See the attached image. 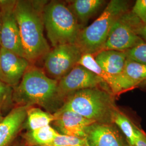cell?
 <instances>
[{
	"label": "cell",
	"instance_id": "22",
	"mask_svg": "<svg viewBox=\"0 0 146 146\" xmlns=\"http://www.w3.org/2000/svg\"><path fill=\"white\" fill-rule=\"evenodd\" d=\"M125 52L128 60L146 65V43L145 42Z\"/></svg>",
	"mask_w": 146,
	"mask_h": 146
},
{
	"label": "cell",
	"instance_id": "16",
	"mask_svg": "<svg viewBox=\"0 0 146 146\" xmlns=\"http://www.w3.org/2000/svg\"><path fill=\"white\" fill-rule=\"evenodd\" d=\"M60 133L50 125L28 131L25 139L30 146H49Z\"/></svg>",
	"mask_w": 146,
	"mask_h": 146
},
{
	"label": "cell",
	"instance_id": "8",
	"mask_svg": "<svg viewBox=\"0 0 146 146\" xmlns=\"http://www.w3.org/2000/svg\"><path fill=\"white\" fill-rule=\"evenodd\" d=\"M15 2L16 1L0 0L1 47L25 58L20 30L14 14Z\"/></svg>",
	"mask_w": 146,
	"mask_h": 146
},
{
	"label": "cell",
	"instance_id": "19",
	"mask_svg": "<svg viewBox=\"0 0 146 146\" xmlns=\"http://www.w3.org/2000/svg\"><path fill=\"white\" fill-rule=\"evenodd\" d=\"M122 73L138 85L146 80V65L127 59Z\"/></svg>",
	"mask_w": 146,
	"mask_h": 146
},
{
	"label": "cell",
	"instance_id": "4",
	"mask_svg": "<svg viewBox=\"0 0 146 146\" xmlns=\"http://www.w3.org/2000/svg\"><path fill=\"white\" fill-rule=\"evenodd\" d=\"M129 2L111 0L102 13L89 26L82 28L75 44L82 54H96L102 50L110 29L116 20L128 11Z\"/></svg>",
	"mask_w": 146,
	"mask_h": 146
},
{
	"label": "cell",
	"instance_id": "11",
	"mask_svg": "<svg viewBox=\"0 0 146 146\" xmlns=\"http://www.w3.org/2000/svg\"><path fill=\"white\" fill-rule=\"evenodd\" d=\"M113 123H94L86 129L90 146H131Z\"/></svg>",
	"mask_w": 146,
	"mask_h": 146
},
{
	"label": "cell",
	"instance_id": "25",
	"mask_svg": "<svg viewBox=\"0 0 146 146\" xmlns=\"http://www.w3.org/2000/svg\"><path fill=\"white\" fill-rule=\"evenodd\" d=\"M134 146H146V134L143 131L136 138Z\"/></svg>",
	"mask_w": 146,
	"mask_h": 146
},
{
	"label": "cell",
	"instance_id": "12",
	"mask_svg": "<svg viewBox=\"0 0 146 146\" xmlns=\"http://www.w3.org/2000/svg\"><path fill=\"white\" fill-rule=\"evenodd\" d=\"M1 66L6 83L12 88L20 82L24 74L30 67V62L26 58L0 48Z\"/></svg>",
	"mask_w": 146,
	"mask_h": 146
},
{
	"label": "cell",
	"instance_id": "13",
	"mask_svg": "<svg viewBox=\"0 0 146 146\" xmlns=\"http://www.w3.org/2000/svg\"><path fill=\"white\" fill-rule=\"evenodd\" d=\"M29 107L16 106L0 122V146H10L21 130Z\"/></svg>",
	"mask_w": 146,
	"mask_h": 146
},
{
	"label": "cell",
	"instance_id": "21",
	"mask_svg": "<svg viewBox=\"0 0 146 146\" xmlns=\"http://www.w3.org/2000/svg\"><path fill=\"white\" fill-rule=\"evenodd\" d=\"M49 146H90L86 139L59 134Z\"/></svg>",
	"mask_w": 146,
	"mask_h": 146
},
{
	"label": "cell",
	"instance_id": "7",
	"mask_svg": "<svg viewBox=\"0 0 146 146\" xmlns=\"http://www.w3.org/2000/svg\"><path fill=\"white\" fill-rule=\"evenodd\" d=\"M82 52L76 44L54 47L44 57V68L49 77L59 81L78 64Z\"/></svg>",
	"mask_w": 146,
	"mask_h": 146
},
{
	"label": "cell",
	"instance_id": "18",
	"mask_svg": "<svg viewBox=\"0 0 146 146\" xmlns=\"http://www.w3.org/2000/svg\"><path fill=\"white\" fill-rule=\"evenodd\" d=\"M55 120L53 114L40 108L30 107L27 111L26 124L29 131L50 125Z\"/></svg>",
	"mask_w": 146,
	"mask_h": 146
},
{
	"label": "cell",
	"instance_id": "2",
	"mask_svg": "<svg viewBox=\"0 0 146 146\" xmlns=\"http://www.w3.org/2000/svg\"><path fill=\"white\" fill-rule=\"evenodd\" d=\"M13 88L12 101L16 106L37 105L54 114L64 102L58 93V81L36 67H29L19 84Z\"/></svg>",
	"mask_w": 146,
	"mask_h": 146
},
{
	"label": "cell",
	"instance_id": "29",
	"mask_svg": "<svg viewBox=\"0 0 146 146\" xmlns=\"http://www.w3.org/2000/svg\"><path fill=\"white\" fill-rule=\"evenodd\" d=\"M1 11H0V48L1 46Z\"/></svg>",
	"mask_w": 146,
	"mask_h": 146
},
{
	"label": "cell",
	"instance_id": "24",
	"mask_svg": "<svg viewBox=\"0 0 146 146\" xmlns=\"http://www.w3.org/2000/svg\"><path fill=\"white\" fill-rule=\"evenodd\" d=\"M131 11L146 25V0H137Z\"/></svg>",
	"mask_w": 146,
	"mask_h": 146
},
{
	"label": "cell",
	"instance_id": "28",
	"mask_svg": "<svg viewBox=\"0 0 146 146\" xmlns=\"http://www.w3.org/2000/svg\"><path fill=\"white\" fill-rule=\"evenodd\" d=\"M2 110H3V108L0 107V122L3 119L4 116L3 115V113H2Z\"/></svg>",
	"mask_w": 146,
	"mask_h": 146
},
{
	"label": "cell",
	"instance_id": "30",
	"mask_svg": "<svg viewBox=\"0 0 146 146\" xmlns=\"http://www.w3.org/2000/svg\"><path fill=\"white\" fill-rule=\"evenodd\" d=\"M12 146H23V145H22L21 144H19V143H16V144H14V145H13Z\"/></svg>",
	"mask_w": 146,
	"mask_h": 146
},
{
	"label": "cell",
	"instance_id": "9",
	"mask_svg": "<svg viewBox=\"0 0 146 146\" xmlns=\"http://www.w3.org/2000/svg\"><path fill=\"white\" fill-rule=\"evenodd\" d=\"M104 84L106 83L103 78L78 64L67 75L58 81V91L64 101L66 96L73 92L99 87Z\"/></svg>",
	"mask_w": 146,
	"mask_h": 146
},
{
	"label": "cell",
	"instance_id": "1",
	"mask_svg": "<svg viewBox=\"0 0 146 146\" xmlns=\"http://www.w3.org/2000/svg\"><path fill=\"white\" fill-rule=\"evenodd\" d=\"M47 1H16L14 14L25 58L30 63L44 58L50 50L44 35L43 9Z\"/></svg>",
	"mask_w": 146,
	"mask_h": 146
},
{
	"label": "cell",
	"instance_id": "14",
	"mask_svg": "<svg viewBox=\"0 0 146 146\" xmlns=\"http://www.w3.org/2000/svg\"><path fill=\"white\" fill-rule=\"evenodd\" d=\"M96 61L105 73L115 76L123 71L127 60L125 51L102 50L94 56Z\"/></svg>",
	"mask_w": 146,
	"mask_h": 146
},
{
	"label": "cell",
	"instance_id": "20",
	"mask_svg": "<svg viewBox=\"0 0 146 146\" xmlns=\"http://www.w3.org/2000/svg\"><path fill=\"white\" fill-rule=\"evenodd\" d=\"M78 64L82 66L90 72L103 78L105 82L110 76V75H107L100 67L99 64L96 61L94 55L93 54H82L78 61Z\"/></svg>",
	"mask_w": 146,
	"mask_h": 146
},
{
	"label": "cell",
	"instance_id": "3",
	"mask_svg": "<svg viewBox=\"0 0 146 146\" xmlns=\"http://www.w3.org/2000/svg\"><path fill=\"white\" fill-rule=\"evenodd\" d=\"M60 108L72 110L95 123H113V115L117 107L111 92L94 87L68 95Z\"/></svg>",
	"mask_w": 146,
	"mask_h": 146
},
{
	"label": "cell",
	"instance_id": "15",
	"mask_svg": "<svg viewBox=\"0 0 146 146\" xmlns=\"http://www.w3.org/2000/svg\"><path fill=\"white\" fill-rule=\"evenodd\" d=\"M105 3L104 0H75L70 1L68 7L81 25L88 21Z\"/></svg>",
	"mask_w": 146,
	"mask_h": 146
},
{
	"label": "cell",
	"instance_id": "17",
	"mask_svg": "<svg viewBox=\"0 0 146 146\" xmlns=\"http://www.w3.org/2000/svg\"><path fill=\"white\" fill-rule=\"evenodd\" d=\"M112 123L116 125L131 146H134L136 138L142 131L136 126L126 115L117 108L115 110L112 117Z\"/></svg>",
	"mask_w": 146,
	"mask_h": 146
},
{
	"label": "cell",
	"instance_id": "23",
	"mask_svg": "<svg viewBox=\"0 0 146 146\" xmlns=\"http://www.w3.org/2000/svg\"><path fill=\"white\" fill-rule=\"evenodd\" d=\"M13 88L11 86L0 81V107L3 109L13 103Z\"/></svg>",
	"mask_w": 146,
	"mask_h": 146
},
{
	"label": "cell",
	"instance_id": "27",
	"mask_svg": "<svg viewBox=\"0 0 146 146\" xmlns=\"http://www.w3.org/2000/svg\"><path fill=\"white\" fill-rule=\"evenodd\" d=\"M0 81H2L5 84L6 83V81H5V76L2 73V70H1V58H0Z\"/></svg>",
	"mask_w": 146,
	"mask_h": 146
},
{
	"label": "cell",
	"instance_id": "6",
	"mask_svg": "<svg viewBox=\"0 0 146 146\" xmlns=\"http://www.w3.org/2000/svg\"><path fill=\"white\" fill-rule=\"evenodd\" d=\"M142 25L131 11H126L113 24L102 50L126 51L144 43L137 34Z\"/></svg>",
	"mask_w": 146,
	"mask_h": 146
},
{
	"label": "cell",
	"instance_id": "26",
	"mask_svg": "<svg viewBox=\"0 0 146 146\" xmlns=\"http://www.w3.org/2000/svg\"><path fill=\"white\" fill-rule=\"evenodd\" d=\"M137 34L144 42H146V25L141 26L137 31Z\"/></svg>",
	"mask_w": 146,
	"mask_h": 146
},
{
	"label": "cell",
	"instance_id": "10",
	"mask_svg": "<svg viewBox=\"0 0 146 146\" xmlns=\"http://www.w3.org/2000/svg\"><path fill=\"white\" fill-rule=\"evenodd\" d=\"M53 114L55 120L52 123L55 129L65 135L86 139L87 127L95 123L70 110L60 108Z\"/></svg>",
	"mask_w": 146,
	"mask_h": 146
},
{
	"label": "cell",
	"instance_id": "5",
	"mask_svg": "<svg viewBox=\"0 0 146 146\" xmlns=\"http://www.w3.org/2000/svg\"><path fill=\"white\" fill-rule=\"evenodd\" d=\"M43 16L47 37L53 48L75 44L82 28L67 5L58 1L47 2Z\"/></svg>",
	"mask_w": 146,
	"mask_h": 146
}]
</instances>
